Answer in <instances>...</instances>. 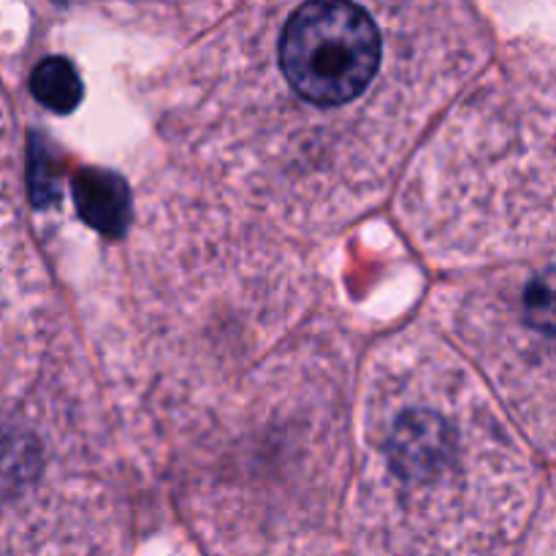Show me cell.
I'll return each mask as SVG.
<instances>
[{"label":"cell","mask_w":556,"mask_h":556,"mask_svg":"<svg viewBox=\"0 0 556 556\" xmlns=\"http://www.w3.org/2000/svg\"><path fill=\"white\" fill-rule=\"evenodd\" d=\"M492 41L467 3H250L168 68L161 128L188 168L286 237L378 210Z\"/></svg>","instance_id":"1"},{"label":"cell","mask_w":556,"mask_h":556,"mask_svg":"<svg viewBox=\"0 0 556 556\" xmlns=\"http://www.w3.org/2000/svg\"><path fill=\"white\" fill-rule=\"evenodd\" d=\"M109 324V378L147 465L172 467L326 313L302 250L193 172L147 179Z\"/></svg>","instance_id":"2"},{"label":"cell","mask_w":556,"mask_h":556,"mask_svg":"<svg viewBox=\"0 0 556 556\" xmlns=\"http://www.w3.org/2000/svg\"><path fill=\"white\" fill-rule=\"evenodd\" d=\"M538 505L530 445L434 326L369 351L340 514L345 556H516Z\"/></svg>","instance_id":"3"},{"label":"cell","mask_w":556,"mask_h":556,"mask_svg":"<svg viewBox=\"0 0 556 556\" xmlns=\"http://www.w3.org/2000/svg\"><path fill=\"white\" fill-rule=\"evenodd\" d=\"M356 348L326 309L172 462L212 556H275L331 538L353 459Z\"/></svg>","instance_id":"4"},{"label":"cell","mask_w":556,"mask_h":556,"mask_svg":"<svg viewBox=\"0 0 556 556\" xmlns=\"http://www.w3.org/2000/svg\"><path fill=\"white\" fill-rule=\"evenodd\" d=\"M396 217L456 275L556 242V49L516 47L483 68L413 155Z\"/></svg>","instance_id":"5"},{"label":"cell","mask_w":556,"mask_h":556,"mask_svg":"<svg viewBox=\"0 0 556 556\" xmlns=\"http://www.w3.org/2000/svg\"><path fill=\"white\" fill-rule=\"evenodd\" d=\"M125 541L106 402L58 309L0 364V556H125Z\"/></svg>","instance_id":"6"},{"label":"cell","mask_w":556,"mask_h":556,"mask_svg":"<svg viewBox=\"0 0 556 556\" xmlns=\"http://www.w3.org/2000/svg\"><path fill=\"white\" fill-rule=\"evenodd\" d=\"M432 326L486 380L527 445L556 459V242L456 275L434 293Z\"/></svg>","instance_id":"7"},{"label":"cell","mask_w":556,"mask_h":556,"mask_svg":"<svg viewBox=\"0 0 556 556\" xmlns=\"http://www.w3.org/2000/svg\"><path fill=\"white\" fill-rule=\"evenodd\" d=\"M54 313L47 271L25 226L14 119L0 92V364Z\"/></svg>","instance_id":"8"},{"label":"cell","mask_w":556,"mask_h":556,"mask_svg":"<svg viewBox=\"0 0 556 556\" xmlns=\"http://www.w3.org/2000/svg\"><path fill=\"white\" fill-rule=\"evenodd\" d=\"M33 90H36L38 101H43L54 112H68L81 96L79 79L63 60H49V63L38 65L36 76H33Z\"/></svg>","instance_id":"9"},{"label":"cell","mask_w":556,"mask_h":556,"mask_svg":"<svg viewBox=\"0 0 556 556\" xmlns=\"http://www.w3.org/2000/svg\"><path fill=\"white\" fill-rule=\"evenodd\" d=\"M516 556H556V478L546 500H541L530 532Z\"/></svg>","instance_id":"10"},{"label":"cell","mask_w":556,"mask_h":556,"mask_svg":"<svg viewBox=\"0 0 556 556\" xmlns=\"http://www.w3.org/2000/svg\"><path fill=\"white\" fill-rule=\"evenodd\" d=\"M275 556H345V554H340V548L334 546V541L326 538V541H315V543H307V546L288 548V552H280Z\"/></svg>","instance_id":"11"}]
</instances>
